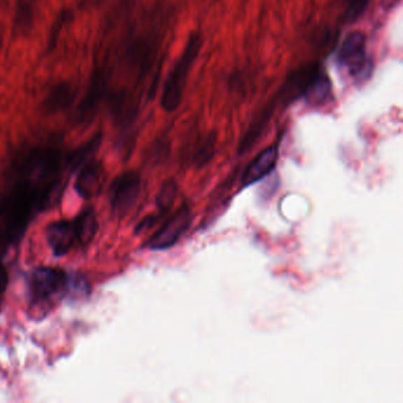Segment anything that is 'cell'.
Returning a JSON list of instances; mask_svg holds the SVG:
<instances>
[{"mask_svg": "<svg viewBox=\"0 0 403 403\" xmlns=\"http://www.w3.org/2000/svg\"><path fill=\"white\" fill-rule=\"evenodd\" d=\"M320 71V66L317 63H309L290 73L285 82L282 84V87H279L277 94L265 104V107L262 108L248 127V129L240 141V154L248 152L257 143L262 134L269 126L274 113L279 108L285 107L299 97H304L309 85L316 78Z\"/></svg>", "mask_w": 403, "mask_h": 403, "instance_id": "6da1fadb", "label": "cell"}, {"mask_svg": "<svg viewBox=\"0 0 403 403\" xmlns=\"http://www.w3.org/2000/svg\"><path fill=\"white\" fill-rule=\"evenodd\" d=\"M68 274L51 267H38L27 279L30 306L37 316H44L66 292Z\"/></svg>", "mask_w": 403, "mask_h": 403, "instance_id": "7a4b0ae2", "label": "cell"}, {"mask_svg": "<svg viewBox=\"0 0 403 403\" xmlns=\"http://www.w3.org/2000/svg\"><path fill=\"white\" fill-rule=\"evenodd\" d=\"M202 46V36L198 32L190 34L183 54L175 63L174 68L168 75L167 80L164 83V92L161 96V107L164 111L173 113L179 109L180 104L183 102L187 80L192 66L200 54Z\"/></svg>", "mask_w": 403, "mask_h": 403, "instance_id": "3957f363", "label": "cell"}, {"mask_svg": "<svg viewBox=\"0 0 403 403\" xmlns=\"http://www.w3.org/2000/svg\"><path fill=\"white\" fill-rule=\"evenodd\" d=\"M337 63L350 76H365L370 64L367 57V39L361 31L346 34L337 51Z\"/></svg>", "mask_w": 403, "mask_h": 403, "instance_id": "277c9868", "label": "cell"}, {"mask_svg": "<svg viewBox=\"0 0 403 403\" xmlns=\"http://www.w3.org/2000/svg\"><path fill=\"white\" fill-rule=\"evenodd\" d=\"M141 192V178L128 171L116 176L111 186V205L116 217H125L133 209Z\"/></svg>", "mask_w": 403, "mask_h": 403, "instance_id": "5b68a950", "label": "cell"}, {"mask_svg": "<svg viewBox=\"0 0 403 403\" xmlns=\"http://www.w3.org/2000/svg\"><path fill=\"white\" fill-rule=\"evenodd\" d=\"M192 222V212L190 207L183 205L178 212L169 218L148 241L149 248L152 250H167L174 246L181 236L190 229Z\"/></svg>", "mask_w": 403, "mask_h": 403, "instance_id": "8992f818", "label": "cell"}, {"mask_svg": "<svg viewBox=\"0 0 403 403\" xmlns=\"http://www.w3.org/2000/svg\"><path fill=\"white\" fill-rule=\"evenodd\" d=\"M106 89H107V80H106L104 73L101 69H96L90 84L87 87V92L77 108L78 122L82 123L94 118L99 103L103 99V96L106 95Z\"/></svg>", "mask_w": 403, "mask_h": 403, "instance_id": "52a82bcc", "label": "cell"}, {"mask_svg": "<svg viewBox=\"0 0 403 403\" xmlns=\"http://www.w3.org/2000/svg\"><path fill=\"white\" fill-rule=\"evenodd\" d=\"M80 168L76 181L77 193L83 199L95 198L101 193L106 181L104 168L97 161H87Z\"/></svg>", "mask_w": 403, "mask_h": 403, "instance_id": "ba28073f", "label": "cell"}, {"mask_svg": "<svg viewBox=\"0 0 403 403\" xmlns=\"http://www.w3.org/2000/svg\"><path fill=\"white\" fill-rule=\"evenodd\" d=\"M46 239L51 251L56 257L66 255L76 241L73 222L61 220L49 225L46 229Z\"/></svg>", "mask_w": 403, "mask_h": 403, "instance_id": "9c48e42d", "label": "cell"}, {"mask_svg": "<svg viewBox=\"0 0 403 403\" xmlns=\"http://www.w3.org/2000/svg\"><path fill=\"white\" fill-rule=\"evenodd\" d=\"M278 148L276 146L269 147L262 150L251 164H248L246 171L243 175V187L251 186L253 183H258L265 176L274 171V166L277 164Z\"/></svg>", "mask_w": 403, "mask_h": 403, "instance_id": "30bf717a", "label": "cell"}, {"mask_svg": "<svg viewBox=\"0 0 403 403\" xmlns=\"http://www.w3.org/2000/svg\"><path fill=\"white\" fill-rule=\"evenodd\" d=\"M76 97V90L68 82L56 84L43 102V107L50 114L63 111L73 104Z\"/></svg>", "mask_w": 403, "mask_h": 403, "instance_id": "8fae6325", "label": "cell"}, {"mask_svg": "<svg viewBox=\"0 0 403 403\" xmlns=\"http://www.w3.org/2000/svg\"><path fill=\"white\" fill-rule=\"evenodd\" d=\"M73 232L77 243L87 246L92 243L97 232V218L92 208L84 209L73 221Z\"/></svg>", "mask_w": 403, "mask_h": 403, "instance_id": "7c38bea8", "label": "cell"}, {"mask_svg": "<svg viewBox=\"0 0 403 403\" xmlns=\"http://www.w3.org/2000/svg\"><path fill=\"white\" fill-rule=\"evenodd\" d=\"M102 142V135L99 134L92 137V140L85 142L83 146L75 149L65 157V167L73 171L82 167L85 162L92 159V156L97 152Z\"/></svg>", "mask_w": 403, "mask_h": 403, "instance_id": "4fadbf2b", "label": "cell"}, {"mask_svg": "<svg viewBox=\"0 0 403 403\" xmlns=\"http://www.w3.org/2000/svg\"><path fill=\"white\" fill-rule=\"evenodd\" d=\"M331 94H332V89H331L329 77L320 73L309 85L304 97L311 106H320V104L327 102Z\"/></svg>", "mask_w": 403, "mask_h": 403, "instance_id": "5bb4252c", "label": "cell"}, {"mask_svg": "<svg viewBox=\"0 0 403 403\" xmlns=\"http://www.w3.org/2000/svg\"><path fill=\"white\" fill-rule=\"evenodd\" d=\"M34 17V0H17L15 24L22 32L27 34L32 29Z\"/></svg>", "mask_w": 403, "mask_h": 403, "instance_id": "9a60e30c", "label": "cell"}, {"mask_svg": "<svg viewBox=\"0 0 403 403\" xmlns=\"http://www.w3.org/2000/svg\"><path fill=\"white\" fill-rule=\"evenodd\" d=\"M215 150V136L214 134H209L199 142L193 153V162L197 166H204L213 157Z\"/></svg>", "mask_w": 403, "mask_h": 403, "instance_id": "2e32d148", "label": "cell"}, {"mask_svg": "<svg viewBox=\"0 0 403 403\" xmlns=\"http://www.w3.org/2000/svg\"><path fill=\"white\" fill-rule=\"evenodd\" d=\"M90 292V286L87 281L80 274H68L66 282V292L65 295L71 297L73 299H80L87 297Z\"/></svg>", "mask_w": 403, "mask_h": 403, "instance_id": "e0dca14e", "label": "cell"}, {"mask_svg": "<svg viewBox=\"0 0 403 403\" xmlns=\"http://www.w3.org/2000/svg\"><path fill=\"white\" fill-rule=\"evenodd\" d=\"M176 192L178 186L173 180H168L162 185L159 195L156 197V206L160 209L161 213H166L171 209L176 197Z\"/></svg>", "mask_w": 403, "mask_h": 403, "instance_id": "ac0fdd59", "label": "cell"}, {"mask_svg": "<svg viewBox=\"0 0 403 403\" xmlns=\"http://www.w3.org/2000/svg\"><path fill=\"white\" fill-rule=\"evenodd\" d=\"M368 4H369V0H349L346 10V22L353 23L358 20L365 13Z\"/></svg>", "mask_w": 403, "mask_h": 403, "instance_id": "d6986e66", "label": "cell"}, {"mask_svg": "<svg viewBox=\"0 0 403 403\" xmlns=\"http://www.w3.org/2000/svg\"><path fill=\"white\" fill-rule=\"evenodd\" d=\"M69 15H70V12H61V15H59V17H58L56 22H55L54 25H52V29H51V32H50L49 46H48V49H55V46L57 44L58 36L61 34L62 27L64 25L65 22L68 20Z\"/></svg>", "mask_w": 403, "mask_h": 403, "instance_id": "ffe728a7", "label": "cell"}, {"mask_svg": "<svg viewBox=\"0 0 403 403\" xmlns=\"http://www.w3.org/2000/svg\"><path fill=\"white\" fill-rule=\"evenodd\" d=\"M8 284V271L5 269L4 265L0 262V295L4 292Z\"/></svg>", "mask_w": 403, "mask_h": 403, "instance_id": "44dd1931", "label": "cell"}]
</instances>
